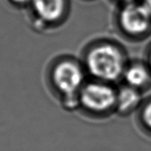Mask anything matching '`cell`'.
<instances>
[{"instance_id":"cell-1","label":"cell","mask_w":151,"mask_h":151,"mask_svg":"<svg viewBox=\"0 0 151 151\" xmlns=\"http://www.w3.org/2000/svg\"><path fill=\"white\" fill-rule=\"evenodd\" d=\"M85 62L90 75L106 83L119 79L126 68L124 53L110 42H101L90 47Z\"/></svg>"},{"instance_id":"cell-2","label":"cell","mask_w":151,"mask_h":151,"mask_svg":"<svg viewBox=\"0 0 151 151\" xmlns=\"http://www.w3.org/2000/svg\"><path fill=\"white\" fill-rule=\"evenodd\" d=\"M84 79L82 68L72 59L61 60L53 68V83L65 99L76 97V93L82 89Z\"/></svg>"},{"instance_id":"cell-3","label":"cell","mask_w":151,"mask_h":151,"mask_svg":"<svg viewBox=\"0 0 151 151\" xmlns=\"http://www.w3.org/2000/svg\"><path fill=\"white\" fill-rule=\"evenodd\" d=\"M117 92L106 82H92L82 87L79 93L80 104L88 111L102 113L116 106Z\"/></svg>"},{"instance_id":"cell-4","label":"cell","mask_w":151,"mask_h":151,"mask_svg":"<svg viewBox=\"0 0 151 151\" xmlns=\"http://www.w3.org/2000/svg\"><path fill=\"white\" fill-rule=\"evenodd\" d=\"M119 23L128 35L141 36L150 29L151 10L144 2L124 4L119 14Z\"/></svg>"},{"instance_id":"cell-5","label":"cell","mask_w":151,"mask_h":151,"mask_svg":"<svg viewBox=\"0 0 151 151\" xmlns=\"http://www.w3.org/2000/svg\"><path fill=\"white\" fill-rule=\"evenodd\" d=\"M34 12L43 23H55L65 13L66 0H31Z\"/></svg>"},{"instance_id":"cell-6","label":"cell","mask_w":151,"mask_h":151,"mask_svg":"<svg viewBox=\"0 0 151 151\" xmlns=\"http://www.w3.org/2000/svg\"><path fill=\"white\" fill-rule=\"evenodd\" d=\"M123 77L128 86L138 89L147 86L150 82V68L141 63H134L125 68Z\"/></svg>"},{"instance_id":"cell-7","label":"cell","mask_w":151,"mask_h":151,"mask_svg":"<svg viewBox=\"0 0 151 151\" xmlns=\"http://www.w3.org/2000/svg\"><path fill=\"white\" fill-rule=\"evenodd\" d=\"M140 102L141 95L137 89L127 86L117 92L115 107L121 113H128L137 108Z\"/></svg>"},{"instance_id":"cell-8","label":"cell","mask_w":151,"mask_h":151,"mask_svg":"<svg viewBox=\"0 0 151 151\" xmlns=\"http://www.w3.org/2000/svg\"><path fill=\"white\" fill-rule=\"evenodd\" d=\"M142 119H143L145 124L150 129H151V102L149 103L144 108V111L142 113Z\"/></svg>"},{"instance_id":"cell-9","label":"cell","mask_w":151,"mask_h":151,"mask_svg":"<svg viewBox=\"0 0 151 151\" xmlns=\"http://www.w3.org/2000/svg\"><path fill=\"white\" fill-rule=\"evenodd\" d=\"M148 63H149V68L151 70V49L149 52V55H148Z\"/></svg>"},{"instance_id":"cell-10","label":"cell","mask_w":151,"mask_h":151,"mask_svg":"<svg viewBox=\"0 0 151 151\" xmlns=\"http://www.w3.org/2000/svg\"><path fill=\"white\" fill-rule=\"evenodd\" d=\"M12 1H14L15 3H17V4H24L29 0H12Z\"/></svg>"},{"instance_id":"cell-11","label":"cell","mask_w":151,"mask_h":151,"mask_svg":"<svg viewBox=\"0 0 151 151\" xmlns=\"http://www.w3.org/2000/svg\"><path fill=\"white\" fill-rule=\"evenodd\" d=\"M144 3L148 6V7L151 10V0H145Z\"/></svg>"},{"instance_id":"cell-12","label":"cell","mask_w":151,"mask_h":151,"mask_svg":"<svg viewBox=\"0 0 151 151\" xmlns=\"http://www.w3.org/2000/svg\"><path fill=\"white\" fill-rule=\"evenodd\" d=\"M118 1H120L124 4H127V3H130V2H132V1H135V0H118Z\"/></svg>"}]
</instances>
